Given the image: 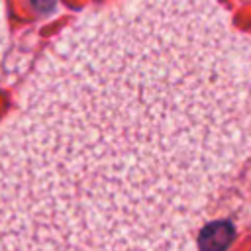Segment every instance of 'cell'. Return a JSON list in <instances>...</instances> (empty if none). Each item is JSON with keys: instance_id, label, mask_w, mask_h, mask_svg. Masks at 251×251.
<instances>
[{"instance_id": "6da1fadb", "label": "cell", "mask_w": 251, "mask_h": 251, "mask_svg": "<svg viewBox=\"0 0 251 251\" xmlns=\"http://www.w3.org/2000/svg\"><path fill=\"white\" fill-rule=\"evenodd\" d=\"M249 155L251 35L226 6L110 0L0 126V251H198Z\"/></svg>"}, {"instance_id": "7a4b0ae2", "label": "cell", "mask_w": 251, "mask_h": 251, "mask_svg": "<svg viewBox=\"0 0 251 251\" xmlns=\"http://www.w3.org/2000/svg\"><path fill=\"white\" fill-rule=\"evenodd\" d=\"M212 218H226L233 227L251 229V155L241 165L233 180L222 192L212 210Z\"/></svg>"}, {"instance_id": "3957f363", "label": "cell", "mask_w": 251, "mask_h": 251, "mask_svg": "<svg viewBox=\"0 0 251 251\" xmlns=\"http://www.w3.org/2000/svg\"><path fill=\"white\" fill-rule=\"evenodd\" d=\"M235 227L226 218H212L198 231V251H226L235 237Z\"/></svg>"}, {"instance_id": "277c9868", "label": "cell", "mask_w": 251, "mask_h": 251, "mask_svg": "<svg viewBox=\"0 0 251 251\" xmlns=\"http://www.w3.org/2000/svg\"><path fill=\"white\" fill-rule=\"evenodd\" d=\"M6 24H4V12H2V6H0V65H2V59H4V51H6Z\"/></svg>"}]
</instances>
